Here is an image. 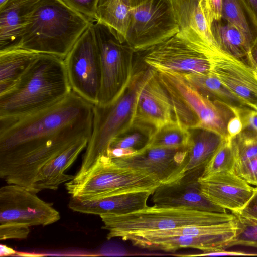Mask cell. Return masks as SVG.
Wrapping results in <instances>:
<instances>
[{"label": "cell", "mask_w": 257, "mask_h": 257, "mask_svg": "<svg viewBox=\"0 0 257 257\" xmlns=\"http://www.w3.org/2000/svg\"><path fill=\"white\" fill-rule=\"evenodd\" d=\"M171 2L179 33L199 45H217L200 7L199 0H171Z\"/></svg>", "instance_id": "obj_21"}, {"label": "cell", "mask_w": 257, "mask_h": 257, "mask_svg": "<svg viewBox=\"0 0 257 257\" xmlns=\"http://www.w3.org/2000/svg\"><path fill=\"white\" fill-rule=\"evenodd\" d=\"M30 232L29 227L14 224H0L1 240L26 238Z\"/></svg>", "instance_id": "obj_36"}, {"label": "cell", "mask_w": 257, "mask_h": 257, "mask_svg": "<svg viewBox=\"0 0 257 257\" xmlns=\"http://www.w3.org/2000/svg\"><path fill=\"white\" fill-rule=\"evenodd\" d=\"M175 121L168 92L158 72L150 67L138 96L132 128L144 131L151 138L161 127Z\"/></svg>", "instance_id": "obj_13"}, {"label": "cell", "mask_w": 257, "mask_h": 257, "mask_svg": "<svg viewBox=\"0 0 257 257\" xmlns=\"http://www.w3.org/2000/svg\"><path fill=\"white\" fill-rule=\"evenodd\" d=\"M235 159L231 144V139L226 137L205 165L201 176L215 173L233 171Z\"/></svg>", "instance_id": "obj_29"}, {"label": "cell", "mask_w": 257, "mask_h": 257, "mask_svg": "<svg viewBox=\"0 0 257 257\" xmlns=\"http://www.w3.org/2000/svg\"><path fill=\"white\" fill-rule=\"evenodd\" d=\"M237 227L230 231L215 234L156 237L143 233L130 234L121 239L135 246L148 250L172 252L183 248H192L206 252L225 249L235 235Z\"/></svg>", "instance_id": "obj_17"}, {"label": "cell", "mask_w": 257, "mask_h": 257, "mask_svg": "<svg viewBox=\"0 0 257 257\" xmlns=\"http://www.w3.org/2000/svg\"><path fill=\"white\" fill-rule=\"evenodd\" d=\"M92 23L61 0H39L19 47L64 59Z\"/></svg>", "instance_id": "obj_3"}, {"label": "cell", "mask_w": 257, "mask_h": 257, "mask_svg": "<svg viewBox=\"0 0 257 257\" xmlns=\"http://www.w3.org/2000/svg\"><path fill=\"white\" fill-rule=\"evenodd\" d=\"M94 104L72 90L62 101L24 117L0 120V177L31 187L38 172L92 131Z\"/></svg>", "instance_id": "obj_1"}, {"label": "cell", "mask_w": 257, "mask_h": 257, "mask_svg": "<svg viewBox=\"0 0 257 257\" xmlns=\"http://www.w3.org/2000/svg\"><path fill=\"white\" fill-rule=\"evenodd\" d=\"M160 184L147 171L120 166L109 157L101 155L88 171L75 175L65 187L71 196L91 200L133 192L153 194Z\"/></svg>", "instance_id": "obj_5"}, {"label": "cell", "mask_w": 257, "mask_h": 257, "mask_svg": "<svg viewBox=\"0 0 257 257\" xmlns=\"http://www.w3.org/2000/svg\"><path fill=\"white\" fill-rule=\"evenodd\" d=\"M189 130L190 138L186 164L180 178L192 171L204 170L225 139L209 130L201 128Z\"/></svg>", "instance_id": "obj_22"}, {"label": "cell", "mask_w": 257, "mask_h": 257, "mask_svg": "<svg viewBox=\"0 0 257 257\" xmlns=\"http://www.w3.org/2000/svg\"><path fill=\"white\" fill-rule=\"evenodd\" d=\"M17 252L12 248L6 246V245L1 244L0 245V255L7 256L16 254Z\"/></svg>", "instance_id": "obj_43"}, {"label": "cell", "mask_w": 257, "mask_h": 257, "mask_svg": "<svg viewBox=\"0 0 257 257\" xmlns=\"http://www.w3.org/2000/svg\"><path fill=\"white\" fill-rule=\"evenodd\" d=\"M69 7L88 18L91 22L97 21L99 0H61Z\"/></svg>", "instance_id": "obj_34"}, {"label": "cell", "mask_w": 257, "mask_h": 257, "mask_svg": "<svg viewBox=\"0 0 257 257\" xmlns=\"http://www.w3.org/2000/svg\"><path fill=\"white\" fill-rule=\"evenodd\" d=\"M150 69L148 66L135 71L125 89L110 104L104 106L94 104L92 134L76 176L88 171L99 156H106L113 139L132 128L138 96Z\"/></svg>", "instance_id": "obj_6"}, {"label": "cell", "mask_w": 257, "mask_h": 257, "mask_svg": "<svg viewBox=\"0 0 257 257\" xmlns=\"http://www.w3.org/2000/svg\"><path fill=\"white\" fill-rule=\"evenodd\" d=\"M246 10L257 35V0H243Z\"/></svg>", "instance_id": "obj_41"}, {"label": "cell", "mask_w": 257, "mask_h": 257, "mask_svg": "<svg viewBox=\"0 0 257 257\" xmlns=\"http://www.w3.org/2000/svg\"><path fill=\"white\" fill-rule=\"evenodd\" d=\"M222 19L236 27L251 45L256 35L243 0H222Z\"/></svg>", "instance_id": "obj_27"}, {"label": "cell", "mask_w": 257, "mask_h": 257, "mask_svg": "<svg viewBox=\"0 0 257 257\" xmlns=\"http://www.w3.org/2000/svg\"><path fill=\"white\" fill-rule=\"evenodd\" d=\"M246 62L257 71V35L251 44L250 54Z\"/></svg>", "instance_id": "obj_42"}, {"label": "cell", "mask_w": 257, "mask_h": 257, "mask_svg": "<svg viewBox=\"0 0 257 257\" xmlns=\"http://www.w3.org/2000/svg\"><path fill=\"white\" fill-rule=\"evenodd\" d=\"M99 54L101 81L96 105L104 106L116 99L125 89L135 72V52L117 34L104 24L93 23Z\"/></svg>", "instance_id": "obj_9"}, {"label": "cell", "mask_w": 257, "mask_h": 257, "mask_svg": "<svg viewBox=\"0 0 257 257\" xmlns=\"http://www.w3.org/2000/svg\"><path fill=\"white\" fill-rule=\"evenodd\" d=\"M223 51L218 45H199L178 32L142 53L144 63L158 72L211 76Z\"/></svg>", "instance_id": "obj_8"}, {"label": "cell", "mask_w": 257, "mask_h": 257, "mask_svg": "<svg viewBox=\"0 0 257 257\" xmlns=\"http://www.w3.org/2000/svg\"><path fill=\"white\" fill-rule=\"evenodd\" d=\"M190 138L189 128L175 121L159 128L150 138L147 147H187Z\"/></svg>", "instance_id": "obj_28"}, {"label": "cell", "mask_w": 257, "mask_h": 257, "mask_svg": "<svg viewBox=\"0 0 257 257\" xmlns=\"http://www.w3.org/2000/svg\"><path fill=\"white\" fill-rule=\"evenodd\" d=\"M151 194L148 191L133 192L91 200H81L71 196L68 206L73 211L88 214H126L147 207Z\"/></svg>", "instance_id": "obj_18"}, {"label": "cell", "mask_w": 257, "mask_h": 257, "mask_svg": "<svg viewBox=\"0 0 257 257\" xmlns=\"http://www.w3.org/2000/svg\"><path fill=\"white\" fill-rule=\"evenodd\" d=\"M200 190L212 203L231 212L241 209L252 196L255 187L233 171L221 172L198 178Z\"/></svg>", "instance_id": "obj_16"}, {"label": "cell", "mask_w": 257, "mask_h": 257, "mask_svg": "<svg viewBox=\"0 0 257 257\" xmlns=\"http://www.w3.org/2000/svg\"><path fill=\"white\" fill-rule=\"evenodd\" d=\"M60 218L51 204L22 186L8 184L0 188V224L45 226Z\"/></svg>", "instance_id": "obj_12"}, {"label": "cell", "mask_w": 257, "mask_h": 257, "mask_svg": "<svg viewBox=\"0 0 257 257\" xmlns=\"http://www.w3.org/2000/svg\"><path fill=\"white\" fill-rule=\"evenodd\" d=\"M71 91L64 59L39 54L16 84L0 94V120L17 119L46 109Z\"/></svg>", "instance_id": "obj_2"}, {"label": "cell", "mask_w": 257, "mask_h": 257, "mask_svg": "<svg viewBox=\"0 0 257 257\" xmlns=\"http://www.w3.org/2000/svg\"><path fill=\"white\" fill-rule=\"evenodd\" d=\"M235 217L237 223L236 232L225 248L237 245L257 248V224Z\"/></svg>", "instance_id": "obj_32"}, {"label": "cell", "mask_w": 257, "mask_h": 257, "mask_svg": "<svg viewBox=\"0 0 257 257\" xmlns=\"http://www.w3.org/2000/svg\"><path fill=\"white\" fill-rule=\"evenodd\" d=\"M187 155V146L146 147L134 154L112 160L121 166L147 171L153 175L160 184H166L180 178Z\"/></svg>", "instance_id": "obj_14"}, {"label": "cell", "mask_w": 257, "mask_h": 257, "mask_svg": "<svg viewBox=\"0 0 257 257\" xmlns=\"http://www.w3.org/2000/svg\"><path fill=\"white\" fill-rule=\"evenodd\" d=\"M180 74L202 95L212 101H219L234 107L251 108L245 101L231 92L214 77Z\"/></svg>", "instance_id": "obj_26"}, {"label": "cell", "mask_w": 257, "mask_h": 257, "mask_svg": "<svg viewBox=\"0 0 257 257\" xmlns=\"http://www.w3.org/2000/svg\"><path fill=\"white\" fill-rule=\"evenodd\" d=\"M233 109L235 115L228 121L227 124V137L232 139L243 131V124L240 116L235 110Z\"/></svg>", "instance_id": "obj_39"}, {"label": "cell", "mask_w": 257, "mask_h": 257, "mask_svg": "<svg viewBox=\"0 0 257 257\" xmlns=\"http://www.w3.org/2000/svg\"><path fill=\"white\" fill-rule=\"evenodd\" d=\"M150 138V135L147 133L132 128L128 132L113 139L109 143L107 149H128L137 153L147 146Z\"/></svg>", "instance_id": "obj_31"}, {"label": "cell", "mask_w": 257, "mask_h": 257, "mask_svg": "<svg viewBox=\"0 0 257 257\" xmlns=\"http://www.w3.org/2000/svg\"><path fill=\"white\" fill-rule=\"evenodd\" d=\"M257 256V253H250L239 251L226 250L225 249H216L209 251L202 252L201 254L190 255L189 256Z\"/></svg>", "instance_id": "obj_40"}, {"label": "cell", "mask_w": 257, "mask_h": 257, "mask_svg": "<svg viewBox=\"0 0 257 257\" xmlns=\"http://www.w3.org/2000/svg\"><path fill=\"white\" fill-rule=\"evenodd\" d=\"M158 74L171 98L178 122L188 128L207 129L227 137V123L235 115L232 106L207 98L180 73Z\"/></svg>", "instance_id": "obj_7"}, {"label": "cell", "mask_w": 257, "mask_h": 257, "mask_svg": "<svg viewBox=\"0 0 257 257\" xmlns=\"http://www.w3.org/2000/svg\"><path fill=\"white\" fill-rule=\"evenodd\" d=\"M210 29L216 43L221 49L246 62L250 54V44L236 27L221 19L213 22Z\"/></svg>", "instance_id": "obj_24"}, {"label": "cell", "mask_w": 257, "mask_h": 257, "mask_svg": "<svg viewBox=\"0 0 257 257\" xmlns=\"http://www.w3.org/2000/svg\"><path fill=\"white\" fill-rule=\"evenodd\" d=\"M39 54L21 47L0 51V94L16 84Z\"/></svg>", "instance_id": "obj_23"}, {"label": "cell", "mask_w": 257, "mask_h": 257, "mask_svg": "<svg viewBox=\"0 0 257 257\" xmlns=\"http://www.w3.org/2000/svg\"><path fill=\"white\" fill-rule=\"evenodd\" d=\"M132 9L129 0H99L96 22L111 28L125 42Z\"/></svg>", "instance_id": "obj_25"}, {"label": "cell", "mask_w": 257, "mask_h": 257, "mask_svg": "<svg viewBox=\"0 0 257 257\" xmlns=\"http://www.w3.org/2000/svg\"><path fill=\"white\" fill-rule=\"evenodd\" d=\"M235 163H240L257 156V133L243 130L231 139Z\"/></svg>", "instance_id": "obj_30"}, {"label": "cell", "mask_w": 257, "mask_h": 257, "mask_svg": "<svg viewBox=\"0 0 257 257\" xmlns=\"http://www.w3.org/2000/svg\"><path fill=\"white\" fill-rule=\"evenodd\" d=\"M235 110L240 117L243 130H248L257 133V109L235 107Z\"/></svg>", "instance_id": "obj_38"}, {"label": "cell", "mask_w": 257, "mask_h": 257, "mask_svg": "<svg viewBox=\"0 0 257 257\" xmlns=\"http://www.w3.org/2000/svg\"><path fill=\"white\" fill-rule=\"evenodd\" d=\"M16 254H18V256H43V254H36V253H24V252H17Z\"/></svg>", "instance_id": "obj_45"}, {"label": "cell", "mask_w": 257, "mask_h": 257, "mask_svg": "<svg viewBox=\"0 0 257 257\" xmlns=\"http://www.w3.org/2000/svg\"></svg>", "instance_id": "obj_47"}, {"label": "cell", "mask_w": 257, "mask_h": 257, "mask_svg": "<svg viewBox=\"0 0 257 257\" xmlns=\"http://www.w3.org/2000/svg\"><path fill=\"white\" fill-rule=\"evenodd\" d=\"M93 23L76 41L64 62L71 90L96 104L101 86V71Z\"/></svg>", "instance_id": "obj_11"}, {"label": "cell", "mask_w": 257, "mask_h": 257, "mask_svg": "<svg viewBox=\"0 0 257 257\" xmlns=\"http://www.w3.org/2000/svg\"><path fill=\"white\" fill-rule=\"evenodd\" d=\"M199 4L210 27L222 19V0H199Z\"/></svg>", "instance_id": "obj_35"}, {"label": "cell", "mask_w": 257, "mask_h": 257, "mask_svg": "<svg viewBox=\"0 0 257 257\" xmlns=\"http://www.w3.org/2000/svg\"><path fill=\"white\" fill-rule=\"evenodd\" d=\"M233 172L248 184L257 187V156L235 163Z\"/></svg>", "instance_id": "obj_33"}, {"label": "cell", "mask_w": 257, "mask_h": 257, "mask_svg": "<svg viewBox=\"0 0 257 257\" xmlns=\"http://www.w3.org/2000/svg\"><path fill=\"white\" fill-rule=\"evenodd\" d=\"M131 5L132 8L136 7L137 6H138L145 2H146L147 0H129Z\"/></svg>", "instance_id": "obj_44"}, {"label": "cell", "mask_w": 257, "mask_h": 257, "mask_svg": "<svg viewBox=\"0 0 257 257\" xmlns=\"http://www.w3.org/2000/svg\"><path fill=\"white\" fill-rule=\"evenodd\" d=\"M8 0H0V7L3 6Z\"/></svg>", "instance_id": "obj_46"}, {"label": "cell", "mask_w": 257, "mask_h": 257, "mask_svg": "<svg viewBox=\"0 0 257 257\" xmlns=\"http://www.w3.org/2000/svg\"><path fill=\"white\" fill-rule=\"evenodd\" d=\"M39 0H8L0 7V51L19 47L29 17Z\"/></svg>", "instance_id": "obj_20"}, {"label": "cell", "mask_w": 257, "mask_h": 257, "mask_svg": "<svg viewBox=\"0 0 257 257\" xmlns=\"http://www.w3.org/2000/svg\"><path fill=\"white\" fill-rule=\"evenodd\" d=\"M107 230V239L122 238L139 232L171 229L191 225H209L227 223L235 216L227 212H212L184 207H163L154 205L126 214L100 215Z\"/></svg>", "instance_id": "obj_4"}, {"label": "cell", "mask_w": 257, "mask_h": 257, "mask_svg": "<svg viewBox=\"0 0 257 257\" xmlns=\"http://www.w3.org/2000/svg\"><path fill=\"white\" fill-rule=\"evenodd\" d=\"M89 141L88 138L80 140L53 158L38 172L29 190L37 193L46 189L57 190L61 184L72 180L74 176L65 172L86 148Z\"/></svg>", "instance_id": "obj_19"}, {"label": "cell", "mask_w": 257, "mask_h": 257, "mask_svg": "<svg viewBox=\"0 0 257 257\" xmlns=\"http://www.w3.org/2000/svg\"><path fill=\"white\" fill-rule=\"evenodd\" d=\"M203 170L192 171L170 183L161 184L152 194L154 205L184 207L199 211L225 213L226 210L212 203L202 193L198 182Z\"/></svg>", "instance_id": "obj_15"}, {"label": "cell", "mask_w": 257, "mask_h": 257, "mask_svg": "<svg viewBox=\"0 0 257 257\" xmlns=\"http://www.w3.org/2000/svg\"><path fill=\"white\" fill-rule=\"evenodd\" d=\"M231 213L242 220L257 224V187L245 205L239 210Z\"/></svg>", "instance_id": "obj_37"}, {"label": "cell", "mask_w": 257, "mask_h": 257, "mask_svg": "<svg viewBox=\"0 0 257 257\" xmlns=\"http://www.w3.org/2000/svg\"><path fill=\"white\" fill-rule=\"evenodd\" d=\"M179 32L171 0H147L132 8L125 42L142 52Z\"/></svg>", "instance_id": "obj_10"}]
</instances>
